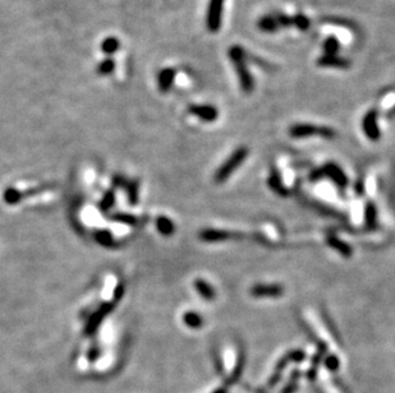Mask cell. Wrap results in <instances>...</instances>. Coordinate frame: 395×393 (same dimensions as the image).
<instances>
[{
  "label": "cell",
  "instance_id": "cell-9",
  "mask_svg": "<svg viewBox=\"0 0 395 393\" xmlns=\"http://www.w3.org/2000/svg\"><path fill=\"white\" fill-rule=\"evenodd\" d=\"M195 287H196V290H197V293L200 294L201 296L205 297V299L211 300V299H214V296H215L214 289L210 286V285L207 284L206 281L198 278V280L195 282Z\"/></svg>",
  "mask_w": 395,
  "mask_h": 393
},
{
  "label": "cell",
  "instance_id": "cell-10",
  "mask_svg": "<svg viewBox=\"0 0 395 393\" xmlns=\"http://www.w3.org/2000/svg\"><path fill=\"white\" fill-rule=\"evenodd\" d=\"M156 226L157 230L160 231L163 235H165V236H169V235H172L174 232V224L168 217H165V216H160L157 219Z\"/></svg>",
  "mask_w": 395,
  "mask_h": 393
},
{
  "label": "cell",
  "instance_id": "cell-4",
  "mask_svg": "<svg viewBox=\"0 0 395 393\" xmlns=\"http://www.w3.org/2000/svg\"><path fill=\"white\" fill-rule=\"evenodd\" d=\"M224 0H210L207 10V27L210 31H217L221 23V12H223Z\"/></svg>",
  "mask_w": 395,
  "mask_h": 393
},
{
  "label": "cell",
  "instance_id": "cell-6",
  "mask_svg": "<svg viewBox=\"0 0 395 393\" xmlns=\"http://www.w3.org/2000/svg\"><path fill=\"white\" fill-rule=\"evenodd\" d=\"M251 294L256 297H276L283 294V287L279 285H256L251 289Z\"/></svg>",
  "mask_w": 395,
  "mask_h": 393
},
{
  "label": "cell",
  "instance_id": "cell-19",
  "mask_svg": "<svg viewBox=\"0 0 395 393\" xmlns=\"http://www.w3.org/2000/svg\"><path fill=\"white\" fill-rule=\"evenodd\" d=\"M173 74H174L173 70H165L163 73V75H161V84H163L164 90L169 87L170 82L173 81Z\"/></svg>",
  "mask_w": 395,
  "mask_h": 393
},
{
  "label": "cell",
  "instance_id": "cell-8",
  "mask_svg": "<svg viewBox=\"0 0 395 393\" xmlns=\"http://www.w3.org/2000/svg\"><path fill=\"white\" fill-rule=\"evenodd\" d=\"M191 111L200 119H202V120H206V122H214L217 118L216 109L211 106H196L192 107Z\"/></svg>",
  "mask_w": 395,
  "mask_h": 393
},
{
  "label": "cell",
  "instance_id": "cell-12",
  "mask_svg": "<svg viewBox=\"0 0 395 393\" xmlns=\"http://www.w3.org/2000/svg\"><path fill=\"white\" fill-rule=\"evenodd\" d=\"M183 319H184L185 325L191 328H198L201 325H202V319H201L200 315L195 312L185 313L184 317H183Z\"/></svg>",
  "mask_w": 395,
  "mask_h": 393
},
{
  "label": "cell",
  "instance_id": "cell-5",
  "mask_svg": "<svg viewBox=\"0 0 395 393\" xmlns=\"http://www.w3.org/2000/svg\"><path fill=\"white\" fill-rule=\"evenodd\" d=\"M113 309V304L111 303H105L100 306V308L94 313V314L88 318L87 325L85 327V333L86 334H92L96 329H98L99 326L101 325L103 319L105 318V315L109 314Z\"/></svg>",
  "mask_w": 395,
  "mask_h": 393
},
{
  "label": "cell",
  "instance_id": "cell-7",
  "mask_svg": "<svg viewBox=\"0 0 395 393\" xmlns=\"http://www.w3.org/2000/svg\"><path fill=\"white\" fill-rule=\"evenodd\" d=\"M363 129L364 133L370 139L376 140L380 137V131L377 128V116L375 111H370L363 119Z\"/></svg>",
  "mask_w": 395,
  "mask_h": 393
},
{
  "label": "cell",
  "instance_id": "cell-3",
  "mask_svg": "<svg viewBox=\"0 0 395 393\" xmlns=\"http://www.w3.org/2000/svg\"><path fill=\"white\" fill-rule=\"evenodd\" d=\"M290 134L295 138H304L310 137L312 134L316 135H323L325 138H331L334 131L331 129L327 128H320L317 125H310V124H298L292 127L290 129Z\"/></svg>",
  "mask_w": 395,
  "mask_h": 393
},
{
  "label": "cell",
  "instance_id": "cell-20",
  "mask_svg": "<svg viewBox=\"0 0 395 393\" xmlns=\"http://www.w3.org/2000/svg\"><path fill=\"white\" fill-rule=\"evenodd\" d=\"M295 23H297V26L299 28H302V30H306V28L308 27V19L306 18V17H297L295 18Z\"/></svg>",
  "mask_w": 395,
  "mask_h": 393
},
{
  "label": "cell",
  "instance_id": "cell-13",
  "mask_svg": "<svg viewBox=\"0 0 395 393\" xmlns=\"http://www.w3.org/2000/svg\"><path fill=\"white\" fill-rule=\"evenodd\" d=\"M95 237H96V241H98L99 244H101L103 247H110V245H113V235L110 234L109 231H98L96 234H95Z\"/></svg>",
  "mask_w": 395,
  "mask_h": 393
},
{
  "label": "cell",
  "instance_id": "cell-11",
  "mask_svg": "<svg viewBox=\"0 0 395 393\" xmlns=\"http://www.w3.org/2000/svg\"><path fill=\"white\" fill-rule=\"evenodd\" d=\"M3 198L4 200H5V203H8V204H16V203L21 202L22 198H25V196H23V192L17 191L14 188H8V189L4 192Z\"/></svg>",
  "mask_w": 395,
  "mask_h": 393
},
{
  "label": "cell",
  "instance_id": "cell-16",
  "mask_svg": "<svg viewBox=\"0 0 395 393\" xmlns=\"http://www.w3.org/2000/svg\"><path fill=\"white\" fill-rule=\"evenodd\" d=\"M127 189H128V196H129V202L132 204L137 203V196H138V185L137 183H129L127 184Z\"/></svg>",
  "mask_w": 395,
  "mask_h": 393
},
{
  "label": "cell",
  "instance_id": "cell-21",
  "mask_svg": "<svg viewBox=\"0 0 395 393\" xmlns=\"http://www.w3.org/2000/svg\"><path fill=\"white\" fill-rule=\"evenodd\" d=\"M123 293H124V287H123L122 284H119L118 286H116V290H115V294H114V296H115L116 300H119L120 297H122Z\"/></svg>",
  "mask_w": 395,
  "mask_h": 393
},
{
  "label": "cell",
  "instance_id": "cell-2",
  "mask_svg": "<svg viewBox=\"0 0 395 393\" xmlns=\"http://www.w3.org/2000/svg\"><path fill=\"white\" fill-rule=\"evenodd\" d=\"M230 58L237 66V72L239 75V81H241L242 88L245 91H251L252 90V79L250 77V73L247 72V69L243 63V55L239 47H234L230 50Z\"/></svg>",
  "mask_w": 395,
  "mask_h": 393
},
{
  "label": "cell",
  "instance_id": "cell-1",
  "mask_svg": "<svg viewBox=\"0 0 395 393\" xmlns=\"http://www.w3.org/2000/svg\"><path fill=\"white\" fill-rule=\"evenodd\" d=\"M246 156H247V150L246 148H239V150L235 151L232 156L226 160L225 164L217 170L216 175H215V180L217 183L225 181L232 175V172H234L237 170V167L245 161Z\"/></svg>",
  "mask_w": 395,
  "mask_h": 393
},
{
  "label": "cell",
  "instance_id": "cell-18",
  "mask_svg": "<svg viewBox=\"0 0 395 393\" xmlns=\"http://www.w3.org/2000/svg\"><path fill=\"white\" fill-rule=\"evenodd\" d=\"M260 27L263 31H274L276 28V22L273 18H263L260 22Z\"/></svg>",
  "mask_w": 395,
  "mask_h": 393
},
{
  "label": "cell",
  "instance_id": "cell-17",
  "mask_svg": "<svg viewBox=\"0 0 395 393\" xmlns=\"http://www.w3.org/2000/svg\"><path fill=\"white\" fill-rule=\"evenodd\" d=\"M325 51H326L327 55H334L338 51V41L334 40V38H329L325 42Z\"/></svg>",
  "mask_w": 395,
  "mask_h": 393
},
{
  "label": "cell",
  "instance_id": "cell-14",
  "mask_svg": "<svg viewBox=\"0 0 395 393\" xmlns=\"http://www.w3.org/2000/svg\"><path fill=\"white\" fill-rule=\"evenodd\" d=\"M114 202H115V196H114V192L113 191H109L108 192L105 196H104V198L101 199L100 204H99V207H100L101 211H108V209H110V207L113 206Z\"/></svg>",
  "mask_w": 395,
  "mask_h": 393
},
{
  "label": "cell",
  "instance_id": "cell-15",
  "mask_svg": "<svg viewBox=\"0 0 395 393\" xmlns=\"http://www.w3.org/2000/svg\"><path fill=\"white\" fill-rule=\"evenodd\" d=\"M110 219L113 221L116 222H122V224H127V225H136L137 224V219L135 216L132 215H127V213H115L113 215Z\"/></svg>",
  "mask_w": 395,
  "mask_h": 393
}]
</instances>
